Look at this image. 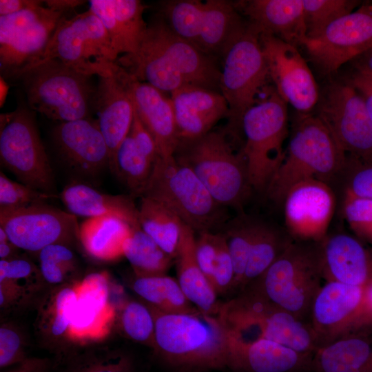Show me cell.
Masks as SVG:
<instances>
[{
	"mask_svg": "<svg viewBox=\"0 0 372 372\" xmlns=\"http://www.w3.org/2000/svg\"><path fill=\"white\" fill-rule=\"evenodd\" d=\"M138 81L169 94L194 85L220 92L218 59L208 56L179 37L156 14L137 52L116 62Z\"/></svg>",
	"mask_w": 372,
	"mask_h": 372,
	"instance_id": "cell-1",
	"label": "cell"
},
{
	"mask_svg": "<svg viewBox=\"0 0 372 372\" xmlns=\"http://www.w3.org/2000/svg\"><path fill=\"white\" fill-rule=\"evenodd\" d=\"M150 308L155 319L152 349L164 362L180 372L228 367L229 333L218 316Z\"/></svg>",
	"mask_w": 372,
	"mask_h": 372,
	"instance_id": "cell-2",
	"label": "cell"
},
{
	"mask_svg": "<svg viewBox=\"0 0 372 372\" xmlns=\"http://www.w3.org/2000/svg\"><path fill=\"white\" fill-rule=\"evenodd\" d=\"M346 160V154L317 116L299 114L284 159L265 194L280 205L291 189L300 183L316 179L329 185L339 178Z\"/></svg>",
	"mask_w": 372,
	"mask_h": 372,
	"instance_id": "cell-3",
	"label": "cell"
},
{
	"mask_svg": "<svg viewBox=\"0 0 372 372\" xmlns=\"http://www.w3.org/2000/svg\"><path fill=\"white\" fill-rule=\"evenodd\" d=\"M223 130L180 140L176 161L189 168L220 205L240 210L253 189L241 148L236 152Z\"/></svg>",
	"mask_w": 372,
	"mask_h": 372,
	"instance_id": "cell-4",
	"label": "cell"
},
{
	"mask_svg": "<svg viewBox=\"0 0 372 372\" xmlns=\"http://www.w3.org/2000/svg\"><path fill=\"white\" fill-rule=\"evenodd\" d=\"M218 316L231 338L241 342L267 339L298 353L313 355L316 336L307 322L273 304L253 289L220 304Z\"/></svg>",
	"mask_w": 372,
	"mask_h": 372,
	"instance_id": "cell-5",
	"label": "cell"
},
{
	"mask_svg": "<svg viewBox=\"0 0 372 372\" xmlns=\"http://www.w3.org/2000/svg\"><path fill=\"white\" fill-rule=\"evenodd\" d=\"M141 196L163 204L197 234L220 232L228 221L226 207L218 203L195 174L174 156L158 157Z\"/></svg>",
	"mask_w": 372,
	"mask_h": 372,
	"instance_id": "cell-6",
	"label": "cell"
},
{
	"mask_svg": "<svg viewBox=\"0 0 372 372\" xmlns=\"http://www.w3.org/2000/svg\"><path fill=\"white\" fill-rule=\"evenodd\" d=\"M322 279L318 242L293 240L259 278L246 287L307 322L313 302L322 287Z\"/></svg>",
	"mask_w": 372,
	"mask_h": 372,
	"instance_id": "cell-7",
	"label": "cell"
},
{
	"mask_svg": "<svg viewBox=\"0 0 372 372\" xmlns=\"http://www.w3.org/2000/svg\"><path fill=\"white\" fill-rule=\"evenodd\" d=\"M287 104L274 87H266L263 96L242 118L240 132L244 141L240 148L251 187L258 193L265 194L285 157L284 143L288 136Z\"/></svg>",
	"mask_w": 372,
	"mask_h": 372,
	"instance_id": "cell-8",
	"label": "cell"
},
{
	"mask_svg": "<svg viewBox=\"0 0 372 372\" xmlns=\"http://www.w3.org/2000/svg\"><path fill=\"white\" fill-rule=\"evenodd\" d=\"M91 77L52 59L37 63L14 80L21 83L30 110L68 122L90 118L96 90Z\"/></svg>",
	"mask_w": 372,
	"mask_h": 372,
	"instance_id": "cell-9",
	"label": "cell"
},
{
	"mask_svg": "<svg viewBox=\"0 0 372 372\" xmlns=\"http://www.w3.org/2000/svg\"><path fill=\"white\" fill-rule=\"evenodd\" d=\"M156 10L173 32L218 60L248 23L231 1L166 0Z\"/></svg>",
	"mask_w": 372,
	"mask_h": 372,
	"instance_id": "cell-10",
	"label": "cell"
},
{
	"mask_svg": "<svg viewBox=\"0 0 372 372\" xmlns=\"http://www.w3.org/2000/svg\"><path fill=\"white\" fill-rule=\"evenodd\" d=\"M247 22L221 56L220 92L228 105L225 131L234 139L239 137L242 118L266 88L269 77L260 32Z\"/></svg>",
	"mask_w": 372,
	"mask_h": 372,
	"instance_id": "cell-11",
	"label": "cell"
},
{
	"mask_svg": "<svg viewBox=\"0 0 372 372\" xmlns=\"http://www.w3.org/2000/svg\"><path fill=\"white\" fill-rule=\"evenodd\" d=\"M118 56L101 21L89 8L60 23L39 62L55 59L79 73L105 77L112 75Z\"/></svg>",
	"mask_w": 372,
	"mask_h": 372,
	"instance_id": "cell-12",
	"label": "cell"
},
{
	"mask_svg": "<svg viewBox=\"0 0 372 372\" xmlns=\"http://www.w3.org/2000/svg\"><path fill=\"white\" fill-rule=\"evenodd\" d=\"M0 161L20 183L54 194L52 168L30 109L19 106L1 114Z\"/></svg>",
	"mask_w": 372,
	"mask_h": 372,
	"instance_id": "cell-13",
	"label": "cell"
},
{
	"mask_svg": "<svg viewBox=\"0 0 372 372\" xmlns=\"http://www.w3.org/2000/svg\"><path fill=\"white\" fill-rule=\"evenodd\" d=\"M70 13L43 6L0 17L1 76L14 80L39 63L58 25Z\"/></svg>",
	"mask_w": 372,
	"mask_h": 372,
	"instance_id": "cell-14",
	"label": "cell"
},
{
	"mask_svg": "<svg viewBox=\"0 0 372 372\" xmlns=\"http://www.w3.org/2000/svg\"><path fill=\"white\" fill-rule=\"evenodd\" d=\"M316 115L347 157L372 160V121L361 94L346 81L330 83Z\"/></svg>",
	"mask_w": 372,
	"mask_h": 372,
	"instance_id": "cell-15",
	"label": "cell"
},
{
	"mask_svg": "<svg viewBox=\"0 0 372 372\" xmlns=\"http://www.w3.org/2000/svg\"><path fill=\"white\" fill-rule=\"evenodd\" d=\"M0 227L19 249L39 253L53 244L79 240L76 216L45 203L0 210Z\"/></svg>",
	"mask_w": 372,
	"mask_h": 372,
	"instance_id": "cell-16",
	"label": "cell"
},
{
	"mask_svg": "<svg viewBox=\"0 0 372 372\" xmlns=\"http://www.w3.org/2000/svg\"><path fill=\"white\" fill-rule=\"evenodd\" d=\"M303 46L324 72H336L372 48V3L335 20L316 37L307 38Z\"/></svg>",
	"mask_w": 372,
	"mask_h": 372,
	"instance_id": "cell-17",
	"label": "cell"
},
{
	"mask_svg": "<svg viewBox=\"0 0 372 372\" xmlns=\"http://www.w3.org/2000/svg\"><path fill=\"white\" fill-rule=\"evenodd\" d=\"M269 77L279 96L299 114H309L318 102L316 80L297 48L270 34H260Z\"/></svg>",
	"mask_w": 372,
	"mask_h": 372,
	"instance_id": "cell-18",
	"label": "cell"
},
{
	"mask_svg": "<svg viewBox=\"0 0 372 372\" xmlns=\"http://www.w3.org/2000/svg\"><path fill=\"white\" fill-rule=\"evenodd\" d=\"M331 186L316 179L295 185L282 205L285 228L294 240L318 242L328 234L335 209Z\"/></svg>",
	"mask_w": 372,
	"mask_h": 372,
	"instance_id": "cell-19",
	"label": "cell"
},
{
	"mask_svg": "<svg viewBox=\"0 0 372 372\" xmlns=\"http://www.w3.org/2000/svg\"><path fill=\"white\" fill-rule=\"evenodd\" d=\"M51 136L59 156L79 174L92 176L110 168L109 149L96 121L61 122L53 128Z\"/></svg>",
	"mask_w": 372,
	"mask_h": 372,
	"instance_id": "cell-20",
	"label": "cell"
},
{
	"mask_svg": "<svg viewBox=\"0 0 372 372\" xmlns=\"http://www.w3.org/2000/svg\"><path fill=\"white\" fill-rule=\"evenodd\" d=\"M97 125L110 152L112 172L116 152L128 135L134 118V104L116 63L112 75L99 77L93 99Z\"/></svg>",
	"mask_w": 372,
	"mask_h": 372,
	"instance_id": "cell-21",
	"label": "cell"
},
{
	"mask_svg": "<svg viewBox=\"0 0 372 372\" xmlns=\"http://www.w3.org/2000/svg\"><path fill=\"white\" fill-rule=\"evenodd\" d=\"M120 72L130 93L134 110L153 137L159 157L173 156L179 137L170 96L138 81L121 66Z\"/></svg>",
	"mask_w": 372,
	"mask_h": 372,
	"instance_id": "cell-22",
	"label": "cell"
},
{
	"mask_svg": "<svg viewBox=\"0 0 372 372\" xmlns=\"http://www.w3.org/2000/svg\"><path fill=\"white\" fill-rule=\"evenodd\" d=\"M362 295L363 286L327 282L321 287L313 302L309 316L318 348L349 332Z\"/></svg>",
	"mask_w": 372,
	"mask_h": 372,
	"instance_id": "cell-23",
	"label": "cell"
},
{
	"mask_svg": "<svg viewBox=\"0 0 372 372\" xmlns=\"http://www.w3.org/2000/svg\"><path fill=\"white\" fill-rule=\"evenodd\" d=\"M318 247L327 282L362 287L372 278V251L355 238L344 233L327 234Z\"/></svg>",
	"mask_w": 372,
	"mask_h": 372,
	"instance_id": "cell-24",
	"label": "cell"
},
{
	"mask_svg": "<svg viewBox=\"0 0 372 372\" xmlns=\"http://www.w3.org/2000/svg\"><path fill=\"white\" fill-rule=\"evenodd\" d=\"M235 4L260 34L274 36L296 48L306 42L302 0H247Z\"/></svg>",
	"mask_w": 372,
	"mask_h": 372,
	"instance_id": "cell-25",
	"label": "cell"
},
{
	"mask_svg": "<svg viewBox=\"0 0 372 372\" xmlns=\"http://www.w3.org/2000/svg\"><path fill=\"white\" fill-rule=\"evenodd\" d=\"M180 140L198 138L227 116L228 105L218 91L187 85L170 94Z\"/></svg>",
	"mask_w": 372,
	"mask_h": 372,
	"instance_id": "cell-26",
	"label": "cell"
},
{
	"mask_svg": "<svg viewBox=\"0 0 372 372\" xmlns=\"http://www.w3.org/2000/svg\"><path fill=\"white\" fill-rule=\"evenodd\" d=\"M228 367L238 372H300L311 369L313 356L276 342L229 338Z\"/></svg>",
	"mask_w": 372,
	"mask_h": 372,
	"instance_id": "cell-27",
	"label": "cell"
},
{
	"mask_svg": "<svg viewBox=\"0 0 372 372\" xmlns=\"http://www.w3.org/2000/svg\"><path fill=\"white\" fill-rule=\"evenodd\" d=\"M76 294L69 340L80 341L101 336L114 314L109 302L107 275L103 272L87 275L76 282Z\"/></svg>",
	"mask_w": 372,
	"mask_h": 372,
	"instance_id": "cell-28",
	"label": "cell"
},
{
	"mask_svg": "<svg viewBox=\"0 0 372 372\" xmlns=\"http://www.w3.org/2000/svg\"><path fill=\"white\" fill-rule=\"evenodd\" d=\"M90 9L100 19L118 54H134L147 28L139 0H91Z\"/></svg>",
	"mask_w": 372,
	"mask_h": 372,
	"instance_id": "cell-29",
	"label": "cell"
},
{
	"mask_svg": "<svg viewBox=\"0 0 372 372\" xmlns=\"http://www.w3.org/2000/svg\"><path fill=\"white\" fill-rule=\"evenodd\" d=\"M76 282L52 286L37 307L35 332L47 347L59 353L69 340L72 313L76 301Z\"/></svg>",
	"mask_w": 372,
	"mask_h": 372,
	"instance_id": "cell-30",
	"label": "cell"
},
{
	"mask_svg": "<svg viewBox=\"0 0 372 372\" xmlns=\"http://www.w3.org/2000/svg\"><path fill=\"white\" fill-rule=\"evenodd\" d=\"M314 372H372L371 330L344 335L319 347L313 356Z\"/></svg>",
	"mask_w": 372,
	"mask_h": 372,
	"instance_id": "cell-31",
	"label": "cell"
},
{
	"mask_svg": "<svg viewBox=\"0 0 372 372\" xmlns=\"http://www.w3.org/2000/svg\"><path fill=\"white\" fill-rule=\"evenodd\" d=\"M196 233L183 224L176 256L177 280L187 298L201 313L218 316L217 293L203 273L195 256Z\"/></svg>",
	"mask_w": 372,
	"mask_h": 372,
	"instance_id": "cell-32",
	"label": "cell"
},
{
	"mask_svg": "<svg viewBox=\"0 0 372 372\" xmlns=\"http://www.w3.org/2000/svg\"><path fill=\"white\" fill-rule=\"evenodd\" d=\"M59 197L74 216L87 218L115 216L134 227L140 226L138 208L130 196L107 194L86 184L73 183L63 189Z\"/></svg>",
	"mask_w": 372,
	"mask_h": 372,
	"instance_id": "cell-33",
	"label": "cell"
},
{
	"mask_svg": "<svg viewBox=\"0 0 372 372\" xmlns=\"http://www.w3.org/2000/svg\"><path fill=\"white\" fill-rule=\"evenodd\" d=\"M56 356L51 372H135L127 354L92 343L71 344Z\"/></svg>",
	"mask_w": 372,
	"mask_h": 372,
	"instance_id": "cell-34",
	"label": "cell"
},
{
	"mask_svg": "<svg viewBox=\"0 0 372 372\" xmlns=\"http://www.w3.org/2000/svg\"><path fill=\"white\" fill-rule=\"evenodd\" d=\"M134 227L115 216L88 218L79 225V240L92 257L113 260L123 256L124 243Z\"/></svg>",
	"mask_w": 372,
	"mask_h": 372,
	"instance_id": "cell-35",
	"label": "cell"
},
{
	"mask_svg": "<svg viewBox=\"0 0 372 372\" xmlns=\"http://www.w3.org/2000/svg\"><path fill=\"white\" fill-rule=\"evenodd\" d=\"M293 240L285 227L257 219L241 289L259 278Z\"/></svg>",
	"mask_w": 372,
	"mask_h": 372,
	"instance_id": "cell-36",
	"label": "cell"
},
{
	"mask_svg": "<svg viewBox=\"0 0 372 372\" xmlns=\"http://www.w3.org/2000/svg\"><path fill=\"white\" fill-rule=\"evenodd\" d=\"M138 208L141 228L175 259L183 223L165 205L148 197H141Z\"/></svg>",
	"mask_w": 372,
	"mask_h": 372,
	"instance_id": "cell-37",
	"label": "cell"
},
{
	"mask_svg": "<svg viewBox=\"0 0 372 372\" xmlns=\"http://www.w3.org/2000/svg\"><path fill=\"white\" fill-rule=\"evenodd\" d=\"M132 288L147 304L160 311L189 313L198 311L187 298L177 279L166 274L136 276Z\"/></svg>",
	"mask_w": 372,
	"mask_h": 372,
	"instance_id": "cell-38",
	"label": "cell"
},
{
	"mask_svg": "<svg viewBox=\"0 0 372 372\" xmlns=\"http://www.w3.org/2000/svg\"><path fill=\"white\" fill-rule=\"evenodd\" d=\"M123 256L139 277L165 275L174 259L140 226L134 227L125 240Z\"/></svg>",
	"mask_w": 372,
	"mask_h": 372,
	"instance_id": "cell-39",
	"label": "cell"
},
{
	"mask_svg": "<svg viewBox=\"0 0 372 372\" xmlns=\"http://www.w3.org/2000/svg\"><path fill=\"white\" fill-rule=\"evenodd\" d=\"M154 163L128 134L116 152L112 172L133 195L141 196L150 178Z\"/></svg>",
	"mask_w": 372,
	"mask_h": 372,
	"instance_id": "cell-40",
	"label": "cell"
},
{
	"mask_svg": "<svg viewBox=\"0 0 372 372\" xmlns=\"http://www.w3.org/2000/svg\"><path fill=\"white\" fill-rule=\"evenodd\" d=\"M257 218L240 214L227 221L220 231L225 238L234 268V288L241 289Z\"/></svg>",
	"mask_w": 372,
	"mask_h": 372,
	"instance_id": "cell-41",
	"label": "cell"
},
{
	"mask_svg": "<svg viewBox=\"0 0 372 372\" xmlns=\"http://www.w3.org/2000/svg\"><path fill=\"white\" fill-rule=\"evenodd\" d=\"M39 269L44 281L52 286L72 283L77 260L68 245L53 244L38 253Z\"/></svg>",
	"mask_w": 372,
	"mask_h": 372,
	"instance_id": "cell-42",
	"label": "cell"
},
{
	"mask_svg": "<svg viewBox=\"0 0 372 372\" xmlns=\"http://www.w3.org/2000/svg\"><path fill=\"white\" fill-rule=\"evenodd\" d=\"M118 322L122 332L127 338L153 347L155 319L148 304L136 300L125 302L121 308Z\"/></svg>",
	"mask_w": 372,
	"mask_h": 372,
	"instance_id": "cell-43",
	"label": "cell"
},
{
	"mask_svg": "<svg viewBox=\"0 0 372 372\" xmlns=\"http://www.w3.org/2000/svg\"><path fill=\"white\" fill-rule=\"evenodd\" d=\"M302 2L308 39L316 37L331 23L361 5L356 0H302Z\"/></svg>",
	"mask_w": 372,
	"mask_h": 372,
	"instance_id": "cell-44",
	"label": "cell"
},
{
	"mask_svg": "<svg viewBox=\"0 0 372 372\" xmlns=\"http://www.w3.org/2000/svg\"><path fill=\"white\" fill-rule=\"evenodd\" d=\"M43 280L39 268L30 260L16 258L0 260V285L19 295L24 301L40 289Z\"/></svg>",
	"mask_w": 372,
	"mask_h": 372,
	"instance_id": "cell-45",
	"label": "cell"
},
{
	"mask_svg": "<svg viewBox=\"0 0 372 372\" xmlns=\"http://www.w3.org/2000/svg\"><path fill=\"white\" fill-rule=\"evenodd\" d=\"M58 197L56 194L43 192L12 180L2 172H0V210L45 203L49 199Z\"/></svg>",
	"mask_w": 372,
	"mask_h": 372,
	"instance_id": "cell-46",
	"label": "cell"
},
{
	"mask_svg": "<svg viewBox=\"0 0 372 372\" xmlns=\"http://www.w3.org/2000/svg\"><path fill=\"white\" fill-rule=\"evenodd\" d=\"M343 214L351 229L372 245V198L344 193Z\"/></svg>",
	"mask_w": 372,
	"mask_h": 372,
	"instance_id": "cell-47",
	"label": "cell"
},
{
	"mask_svg": "<svg viewBox=\"0 0 372 372\" xmlns=\"http://www.w3.org/2000/svg\"><path fill=\"white\" fill-rule=\"evenodd\" d=\"M341 176L344 180V193L372 198V160L362 161L347 156L338 178Z\"/></svg>",
	"mask_w": 372,
	"mask_h": 372,
	"instance_id": "cell-48",
	"label": "cell"
},
{
	"mask_svg": "<svg viewBox=\"0 0 372 372\" xmlns=\"http://www.w3.org/2000/svg\"><path fill=\"white\" fill-rule=\"evenodd\" d=\"M234 268L225 236L218 233L217 256L210 283L217 295L234 288Z\"/></svg>",
	"mask_w": 372,
	"mask_h": 372,
	"instance_id": "cell-49",
	"label": "cell"
},
{
	"mask_svg": "<svg viewBox=\"0 0 372 372\" xmlns=\"http://www.w3.org/2000/svg\"><path fill=\"white\" fill-rule=\"evenodd\" d=\"M25 344L19 330L10 324L0 327V367H10L24 360Z\"/></svg>",
	"mask_w": 372,
	"mask_h": 372,
	"instance_id": "cell-50",
	"label": "cell"
},
{
	"mask_svg": "<svg viewBox=\"0 0 372 372\" xmlns=\"http://www.w3.org/2000/svg\"><path fill=\"white\" fill-rule=\"evenodd\" d=\"M218 233H199L195 239L196 259L209 282L217 256Z\"/></svg>",
	"mask_w": 372,
	"mask_h": 372,
	"instance_id": "cell-51",
	"label": "cell"
},
{
	"mask_svg": "<svg viewBox=\"0 0 372 372\" xmlns=\"http://www.w3.org/2000/svg\"><path fill=\"white\" fill-rule=\"evenodd\" d=\"M129 134L137 147L152 161L155 163L158 157H159L156 143L151 134L138 118L135 110Z\"/></svg>",
	"mask_w": 372,
	"mask_h": 372,
	"instance_id": "cell-52",
	"label": "cell"
},
{
	"mask_svg": "<svg viewBox=\"0 0 372 372\" xmlns=\"http://www.w3.org/2000/svg\"><path fill=\"white\" fill-rule=\"evenodd\" d=\"M371 329L372 278L363 286L361 304L348 333Z\"/></svg>",
	"mask_w": 372,
	"mask_h": 372,
	"instance_id": "cell-53",
	"label": "cell"
},
{
	"mask_svg": "<svg viewBox=\"0 0 372 372\" xmlns=\"http://www.w3.org/2000/svg\"><path fill=\"white\" fill-rule=\"evenodd\" d=\"M345 81L362 96L372 121V75L362 70L354 68V70Z\"/></svg>",
	"mask_w": 372,
	"mask_h": 372,
	"instance_id": "cell-54",
	"label": "cell"
},
{
	"mask_svg": "<svg viewBox=\"0 0 372 372\" xmlns=\"http://www.w3.org/2000/svg\"><path fill=\"white\" fill-rule=\"evenodd\" d=\"M52 360L47 358L26 357L3 372H51Z\"/></svg>",
	"mask_w": 372,
	"mask_h": 372,
	"instance_id": "cell-55",
	"label": "cell"
},
{
	"mask_svg": "<svg viewBox=\"0 0 372 372\" xmlns=\"http://www.w3.org/2000/svg\"><path fill=\"white\" fill-rule=\"evenodd\" d=\"M44 5L41 0H1L0 17L10 15L25 10L36 8Z\"/></svg>",
	"mask_w": 372,
	"mask_h": 372,
	"instance_id": "cell-56",
	"label": "cell"
},
{
	"mask_svg": "<svg viewBox=\"0 0 372 372\" xmlns=\"http://www.w3.org/2000/svg\"><path fill=\"white\" fill-rule=\"evenodd\" d=\"M45 7L62 12H72L77 6L83 4L85 1L80 0H47L43 1Z\"/></svg>",
	"mask_w": 372,
	"mask_h": 372,
	"instance_id": "cell-57",
	"label": "cell"
},
{
	"mask_svg": "<svg viewBox=\"0 0 372 372\" xmlns=\"http://www.w3.org/2000/svg\"><path fill=\"white\" fill-rule=\"evenodd\" d=\"M354 68L372 75V48L353 60Z\"/></svg>",
	"mask_w": 372,
	"mask_h": 372,
	"instance_id": "cell-58",
	"label": "cell"
},
{
	"mask_svg": "<svg viewBox=\"0 0 372 372\" xmlns=\"http://www.w3.org/2000/svg\"><path fill=\"white\" fill-rule=\"evenodd\" d=\"M19 249L10 240L0 242V258L1 260H9L17 258Z\"/></svg>",
	"mask_w": 372,
	"mask_h": 372,
	"instance_id": "cell-59",
	"label": "cell"
},
{
	"mask_svg": "<svg viewBox=\"0 0 372 372\" xmlns=\"http://www.w3.org/2000/svg\"><path fill=\"white\" fill-rule=\"evenodd\" d=\"M9 85L6 82V79L1 76L0 77V104L1 107L3 105L7 94L8 93Z\"/></svg>",
	"mask_w": 372,
	"mask_h": 372,
	"instance_id": "cell-60",
	"label": "cell"
}]
</instances>
